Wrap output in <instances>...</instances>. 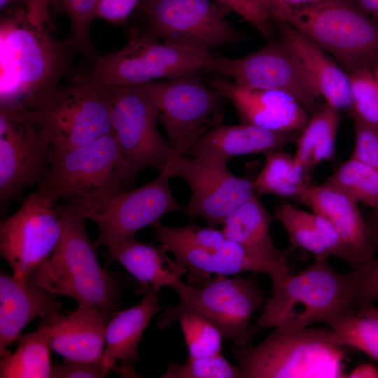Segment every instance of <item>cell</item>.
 <instances>
[{
    "label": "cell",
    "mask_w": 378,
    "mask_h": 378,
    "mask_svg": "<svg viewBox=\"0 0 378 378\" xmlns=\"http://www.w3.org/2000/svg\"><path fill=\"white\" fill-rule=\"evenodd\" d=\"M328 258H315L303 271L290 272L272 284V296L265 299L262 314L250 328V341L267 328L328 324L340 315L356 312L354 302L365 265L341 273L329 264Z\"/></svg>",
    "instance_id": "cell-2"
},
{
    "label": "cell",
    "mask_w": 378,
    "mask_h": 378,
    "mask_svg": "<svg viewBox=\"0 0 378 378\" xmlns=\"http://www.w3.org/2000/svg\"><path fill=\"white\" fill-rule=\"evenodd\" d=\"M136 178L112 132L88 145L52 148L36 192L70 206L129 190Z\"/></svg>",
    "instance_id": "cell-4"
},
{
    "label": "cell",
    "mask_w": 378,
    "mask_h": 378,
    "mask_svg": "<svg viewBox=\"0 0 378 378\" xmlns=\"http://www.w3.org/2000/svg\"><path fill=\"white\" fill-rule=\"evenodd\" d=\"M300 132L273 131L246 123L237 125L220 123L205 132L186 155H211L227 162L237 156L281 149L290 143L296 142Z\"/></svg>",
    "instance_id": "cell-25"
},
{
    "label": "cell",
    "mask_w": 378,
    "mask_h": 378,
    "mask_svg": "<svg viewBox=\"0 0 378 378\" xmlns=\"http://www.w3.org/2000/svg\"><path fill=\"white\" fill-rule=\"evenodd\" d=\"M227 163L211 155L178 153L160 174L184 180L192 192L186 214L190 218H202L209 227H217L255 195L253 181L234 175Z\"/></svg>",
    "instance_id": "cell-14"
},
{
    "label": "cell",
    "mask_w": 378,
    "mask_h": 378,
    "mask_svg": "<svg viewBox=\"0 0 378 378\" xmlns=\"http://www.w3.org/2000/svg\"><path fill=\"white\" fill-rule=\"evenodd\" d=\"M178 320L184 336L188 358L222 354L224 337L212 323L195 313H185Z\"/></svg>",
    "instance_id": "cell-35"
},
{
    "label": "cell",
    "mask_w": 378,
    "mask_h": 378,
    "mask_svg": "<svg viewBox=\"0 0 378 378\" xmlns=\"http://www.w3.org/2000/svg\"><path fill=\"white\" fill-rule=\"evenodd\" d=\"M350 378H378V370L372 363H363L347 374Z\"/></svg>",
    "instance_id": "cell-47"
},
{
    "label": "cell",
    "mask_w": 378,
    "mask_h": 378,
    "mask_svg": "<svg viewBox=\"0 0 378 378\" xmlns=\"http://www.w3.org/2000/svg\"><path fill=\"white\" fill-rule=\"evenodd\" d=\"M62 234L52 255L25 279L55 294L112 315L120 300L115 276L103 268L85 218L56 204Z\"/></svg>",
    "instance_id": "cell-3"
},
{
    "label": "cell",
    "mask_w": 378,
    "mask_h": 378,
    "mask_svg": "<svg viewBox=\"0 0 378 378\" xmlns=\"http://www.w3.org/2000/svg\"><path fill=\"white\" fill-rule=\"evenodd\" d=\"M354 121L355 145L351 157L378 170V127L360 120L351 113Z\"/></svg>",
    "instance_id": "cell-41"
},
{
    "label": "cell",
    "mask_w": 378,
    "mask_h": 378,
    "mask_svg": "<svg viewBox=\"0 0 378 378\" xmlns=\"http://www.w3.org/2000/svg\"><path fill=\"white\" fill-rule=\"evenodd\" d=\"M52 150L49 131L26 112L0 107V208L4 213L20 192L40 182Z\"/></svg>",
    "instance_id": "cell-15"
},
{
    "label": "cell",
    "mask_w": 378,
    "mask_h": 378,
    "mask_svg": "<svg viewBox=\"0 0 378 378\" xmlns=\"http://www.w3.org/2000/svg\"><path fill=\"white\" fill-rule=\"evenodd\" d=\"M52 136V148L88 145L113 132L106 86L74 71L47 99L25 111Z\"/></svg>",
    "instance_id": "cell-8"
},
{
    "label": "cell",
    "mask_w": 378,
    "mask_h": 378,
    "mask_svg": "<svg viewBox=\"0 0 378 378\" xmlns=\"http://www.w3.org/2000/svg\"><path fill=\"white\" fill-rule=\"evenodd\" d=\"M341 119L340 110L325 102L300 131L294 159L306 173L334 158Z\"/></svg>",
    "instance_id": "cell-28"
},
{
    "label": "cell",
    "mask_w": 378,
    "mask_h": 378,
    "mask_svg": "<svg viewBox=\"0 0 378 378\" xmlns=\"http://www.w3.org/2000/svg\"><path fill=\"white\" fill-rule=\"evenodd\" d=\"M107 88L113 132L133 174L164 169L178 153L159 133L158 109L143 85Z\"/></svg>",
    "instance_id": "cell-13"
},
{
    "label": "cell",
    "mask_w": 378,
    "mask_h": 378,
    "mask_svg": "<svg viewBox=\"0 0 378 378\" xmlns=\"http://www.w3.org/2000/svg\"><path fill=\"white\" fill-rule=\"evenodd\" d=\"M269 12L331 55L347 74L378 63V24L356 0H320Z\"/></svg>",
    "instance_id": "cell-5"
},
{
    "label": "cell",
    "mask_w": 378,
    "mask_h": 378,
    "mask_svg": "<svg viewBox=\"0 0 378 378\" xmlns=\"http://www.w3.org/2000/svg\"><path fill=\"white\" fill-rule=\"evenodd\" d=\"M332 340L338 344L358 349L378 360V320L369 313L354 312L328 323Z\"/></svg>",
    "instance_id": "cell-31"
},
{
    "label": "cell",
    "mask_w": 378,
    "mask_h": 378,
    "mask_svg": "<svg viewBox=\"0 0 378 378\" xmlns=\"http://www.w3.org/2000/svg\"><path fill=\"white\" fill-rule=\"evenodd\" d=\"M153 0H140L139 6L143 9Z\"/></svg>",
    "instance_id": "cell-53"
},
{
    "label": "cell",
    "mask_w": 378,
    "mask_h": 378,
    "mask_svg": "<svg viewBox=\"0 0 378 378\" xmlns=\"http://www.w3.org/2000/svg\"><path fill=\"white\" fill-rule=\"evenodd\" d=\"M161 378H242L239 366L230 363L222 354L188 358L183 363H170Z\"/></svg>",
    "instance_id": "cell-37"
},
{
    "label": "cell",
    "mask_w": 378,
    "mask_h": 378,
    "mask_svg": "<svg viewBox=\"0 0 378 378\" xmlns=\"http://www.w3.org/2000/svg\"><path fill=\"white\" fill-rule=\"evenodd\" d=\"M272 18L280 41L301 74L325 102L340 110L351 109L348 74L328 53L284 20Z\"/></svg>",
    "instance_id": "cell-19"
},
{
    "label": "cell",
    "mask_w": 378,
    "mask_h": 378,
    "mask_svg": "<svg viewBox=\"0 0 378 378\" xmlns=\"http://www.w3.org/2000/svg\"><path fill=\"white\" fill-rule=\"evenodd\" d=\"M162 248L172 253L176 260L186 267L188 284L195 286L205 283L213 274L228 276L244 272H259L269 276L275 283L290 273L287 259L278 262L264 260L229 239L214 250L178 244Z\"/></svg>",
    "instance_id": "cell-20"
},
{
    "label": "cell",
    "mask_w": 378,
    "mask_h": 378,
    "mask_svg": "<svg viewBox=\"0 0 378 378\" xmlns=\"http://www.w3.org/2000/svg\"><path fill=\"white\" fill-rule=\"evenodd\" d=\"M220 57L211 51L160 43L145 29L134 28L130 31L127 45L97 55L89 72L106 87L136 85L195 71H211Z\"/></svg>",
    "instance_id": "cell-7"
},
{
    "label": "cell",
    "mask_w": 378,
    "mask_h": 378,
    "mask_svg": "<svg viewBox=\"0 0 378 378\" xmlns=\"http://www.w3.org/2000/svg\"><path fill=\"white\" fill-rule=\"evenodd\" d=\"M378 300V258L365 266L363 281L354 302L358 312H364L373 307Z\"/></svg>",
    "instance_id": "cell-43"
},
{
    "label": "cell",
    "mask_w": 378,
    "mask_h": 378,
    "mask_svg": "<svg viewBox=\"0 0 378 378\" xmlns=\"http://www.w3.org/2000/svg\"><path fill=\"white\" fill-rule=\"evenodd\" d=\"M267 9L281 7H300L310 5L319 1L320 0H261Z\"/></svg>",
    "instance_id": "cell-46"
},
{
    "label": "cell",
    "mask_w": 378,
    "mask_h": 378,
    "mask_svg": "<svg viewBox=\"0 0 378 378\" xmlns=\"http://www.w3.org/2000/svg\"><path fill=\"white\" fill-rule=\"evenodd\" d=\"M208 84L234 105L242 123L273 131H301L309 120L307 110L286 92L244 88L220 76L211 78Z\"/></svg>",
    "instance_id": "cell-18"
},
{
    "label": "cell",
    "mask_w": 378,
    "mask_h": 378,
    "mask_svg": "<svg viewBox=\"0 0 378 378\" xmlns=\"http://www.w3.org/2000/svg\"><path fill=\"white\" fill-rule=\"evenodd\" d=\"M200 72L142 84L158 109L168 141L183 155L224 118L227 99L206 85Z\"/></svg>",
    "instance_id": "cell-10"
},
{
    "label": "cell",
    "mask_w": 378,
    "mask_h": 378,
    "mask_svg": "<svg viewBox=\"0 0 378 378\" xmlns=\"http://www.w3.org/2000/svg\"><path fill=\"white\" fill-rule=\"evenodd\" d=\"M351 113L365 123L378 127V83L372 69L363 68L349 74Z\"/></svg>",
    "instance_id": "cell-38"
},
{
    "label": "cell",
    "mask_w": 378,
    "mask_h": 378,
    "mask_svg": "<svg viewBox=\"0 0 378 378\" xmlns=\"http://www.w3.org/2000/svg\"><path fill=\"white\" fill-rule=\"evenodd\" d=\"M372 69H373L372 71L373 75L374 76L376 81L378 83V63L374 66Z\"/></svg>",
    "instance_id": "cell-52"
},
{
    "label": "cell",
    "mask_w": 378,
    "mask_h": 378,
    "mask_svg": "<svg viewBox=\"0 0 378 378\" xmlns=\"http://www.w3.org/2000/svg\"><path fill=\"white\" fill-rule=\"evenodd\" d=\"M46 26L28 20L24 8L0 23V107L29 111L74 71L75 50Z\"/></svg>",
    "instance_id": "cell-1"
},
{
    "label": "cell",
    "mask_w": 378,
    "mask_h": 378,
    "mask_svg": "<svg viewBox=\"0 0 378 378\" xmlns=\"http://www.w3.org/2000/svg\"><path fill=\"white\" fill-rule=\"evenodd\" d=\"M275 216L286 230L293 246L309 251L314 258L330 255L317 234L310 213L285 203L276 209Z\"/></svg>",
    "instance_id": "cell-34"
},
{
    "label": "cell",
    "mask_w": 378,
    "mask_h": 378,
    "mask_svg": "<svg viewBox=\"0 0 378 378\" xmlns=\"http://www.w3.org/2000/svg\"><path fill=\"white\" fill-rule=\"evenodd\" d=\"M265 165L253 181L255 192L299 199L309 185L307 173L296 164L294 156L281 149L265 153Z\"/></svg>",
    "instance_id": "cell-30"
},
{
    "label": "cell",
    "mask_w": 378,
    "mask_h": 378,
    "mask_svg": "<svg viewBox=\"0 0 378 378\" xmlns=\"http://www.w3.org/2000/svg\"><path fill=\"white\" fill-rule=\"evenodd\" d=\"M324 183L378 210V170L372 167L350 157Z\"/></svg>",
    "instance_id": "cell-32"
},
{
    "label": "cell",
    "mask_w": 378,
    "mask_h": 378,
    "mask_svg": "<svg viewBox=\"0 0 378 378\" xmlns=\"http://www.w3.org/2000/svg\"><path fill=\"white\" fill-rule=\"evenodd\" d=\"M139 3L140 0H97L96 16L120 24L127 19Z\"/></svg>",
    "instance_id": "cell-44"
},
{
    "label": "cell",
    "mask_w": 378,
    "mask_h": 378,
    "mask_svg": "<svg viewBox=\"0 0 378 378\" xmlns=\"http://www.w3.org/2000/svg\"><path fill=\"white\" fill-rule=\"evenodd\" d=\"M368 235L375 250L378 248V210L374 211L366 221Z\"/></svg>",
    "instance_id": "cell-48"
},
{
    "label": "cell",
    "mask_w": 378,
    "mask_h": 378,
    "mask_svg": "<svg viewBox=\"0 0 378 378\" xmlns=\"http://www.w3.org/2000/svg\"><path fill=\"white\" fill-rule=\"evenodd\" d=\"M360 7L378 24V0H356Z\"/></svg>",
    "instance_id": "cell-49"
},
{
    "label": "cell",
    "mask_w": 378,
    "mask_h": 378,
    "mask_svg": "<svg viewBox=\"0 0 378 378\" xmlns=\"http://www.w3.org/2000/svg\"><path fill=\"white\" fill-rule=\"evenodd\" d=\"M310 217L317 234L330 255H335L352 268L359 267L357 260L349 246L334 225L323 216L310 213Z\"/></svg>",
    "instance_id": "cell-40"
},
{
    "label": "cell",
    "mask_w": 378,
    "mask_h": 378,
    "mask_svg": "<svg viewBox=\"0 0 378 378\" xmlns=\"http://www.w3.org/2000/svg\"><path fill=\"white\" fill-rule=\"evenodd\" d=\"M157 290L148 286L144 298L128 309L115 311L110 317L105 335L102 363L106 372L115 370L124 377H138L135 365L138 347L151 318L162 307Z\"/></svg>",
    "instance_id": "cell-22"
},
{
    "label": "cell",
    "mask_w": 378,
    "mask_h": 378,
    "mask_svg": "<svg viewBox=\"0 0 378 378\" xmlns=\"http://www.w3.org/2000/svg\"><path fill=\"white\" fill-rule=\"evenodd\" d=\"M62 234L56 206L37 192L0 223V254L19 279H26L52 255Z\"/></svg>",
    "instance_id": "cell-16"
},
{
    "label": "cell",
    "mask_w": 378,
    "mask_h": 378,
    "mask_svg": "<svg viewBox=\"0 0 378 378\" xmlns=\"http://www.w3.org/2000/svg\"><path fill=\"white\" fill-rule=\"evenodd\" d=\"M299 200L334 225L351 248L359 267L374 259L376 250L370 241L358 202L354 198L323 183L308 185Z\"/></svg>",
    "instance_id": "cell-24"
},
{
    "label": "cell",
    "mask_w": 378,
    "mask_h": 378,
    "mask_svg": "<svg viewBox=\"0 0 378 378\" xmlns=\"http://www.w3.org/2000/svg\"><path fill=\"white\" fill-rule=\"evenodd\" d=\"M51 8L65 13L70 22L66 41L88 62L98 55L92 36L97 0H50Z\"/></svg>",
    "instance_id": "cell-33"
},
{
    "label": "cell",
    "mask_w": 378,
    "mask_h": 378,
    "mask_svg": "<svg viewBox=\"0 0 378 378\" xmlns=\"http://www.w3.org/2000/svg\"><path fill=\"white\" fill-rule=\"evenodd\" d=\"M210 72L244 88L286 92L312 114L321 105V97L304 78L280 41H270L241 58L220 56Z\"/></svg>",
    "instance_id": "cell-17"
},
{
    "label": "cell",
    "mask_w": 378,
    "mask_h": 378,
    "mask_svg": "<svg viewBox=\"0 0 378 378\" xmlns=\"http://www.w3.org/2000/svg\"><path fill=\"white\" fill-rule=\"evenodd\" d=\"M143 10L145 30L168 44L211 51L248 38L227 20L230 10L217 1L153 0Z\"/></svg>",
    "instance_id": "cell-12"
},
{
    "label": "cell",
    "mask_w": 378,
    "mask_h": 378,
    "mask_svg": "<svg viewBox=\"0 0 378 378\" xmlns=\"http://www.w3.org/2000/svg\"><path fill=\"white\" fill-rule=\"evenodd\" d=\"M15 1L16 0H0L1 10L6 9L9 5Z\"/></svg>",
    "instance_id": "cell-50"
},
{
    "label": "cell",
    "mask_w": 378,
    "mask_h": 378,
    "mask_svg": "<svg viewBox=\"0 0 378 378\" xmlns=\"http://www.w3.org/2000/svg\"><path fill=\"white\" fill-rule=\"evenodd\" d=\"M169 178L160 174L148 183L95 201L66 206L64 209L94 222L99 228L95 246H109L135 234L172 212L187 213V206L173 197Z\"/></svg>",
    "instance_id": "cell-11"
},
{
    "label": "cell",
    "mask_w": 378,
    "mask_h": 378,
    "mask_svg": "<svg viewBox=\"0 0 378 378\" xmlns=\"http://www.w3.org/2000/svg\"><path fill=\"white\" fill-rule=\"evenodd\" d=\"M27 18L31 22L46 26L55 31L51 15L50 0H23Z\"/></svg>",
    "instance_id": "cell-45"
},
{
    "label": "cell",
    "mask_w": 378,
    "mask_h": 378,
    "mask_svg": "<svg viewBox=\"0 0 378 378\" xmlns=\"http://www.w3.org/2000/svg\"><path fill=\"white\" fill-rule=\"evenodd\" d=\"M274 328L258 345L233 349L242 378L347 377L330 329Z\"/></svg>",
    "instance_id": "cell-6"
},
{
    "label": "cell",
    "mask_w": 378,
    "mask_h": 378,
    "mask_svg": "<svg viewBox=\"0 0 378 378\" xmlns=\"http://www.w3.org/2000/svg\"><path fill=\"white\" fill-rule=\"evenodd\" d=\"M111 315L88 304H78L67 314L61 312L39 324L51 350L64 359L102 360L106 328Z\"/></svg>",
    "instance_id": "cell-21"
},
{
    "label": "cell",
    "mask_w": 378,
    "mask_h": 378,
    "mask_svg": "<svg viewBox=\"0 0 378 378\" xmlns=\"http://www.w3.org/2000/svg\"><path fill=\"white\" fill-rule=\"evenodd\" d=\"M174 290L180 302L163 309L157 323L160 329L169 328L185 313H195L217 327L224 339L234 342L233 349L249 344L251 319L265 302L256 276L217 275L198 286L181 281Z\"/></svg>",
    "instance_id": "cell-9"
},
{
    "label": "cell",
    "mask_w": 378,
    "mask_h": 378,
    "mask_svg": "<svg viewBox=\"0 0 378 378\" xmlns=\"http://www.w3.org/2000/svg\"><path fill=\"white\" fill-rule=\"evenodd\" d=\"M362 313H369V314H372V316H374V317H376L377 318V320H378V308H374L373 307L371 309L367 310L366 312H362Z\"/></svg>",
    "instance_id": "cell-51"
},
{
    "label": "cell",
    "mask_w": 378,
    "mask_h": 378,
    "mask_svg": "<svg viewBox=\"0 0 378 378\" xmlns=\"http://www.w3.org/2000/svg\"><path fill=\"white\" fill-rule=\"evenodd\" d=\"M108 372L101 361L64 359L52 365L51 378H103Z\"/></svg>",
    "instance_id": "cell-42"
},
{
    "label": "cell",
    "mask_w": 378,
    "mask_h": 378,
    "mask_svg": "<svg viewBox=\"0 0 378 378\" xmlns=\"http://www.w3.org/2000/svg\"><path fill=\"white\" fill-rule=\"evenodd\" d=\"M272 217L256 194L224 220L223 228L226 237L242 246L255 256L269 262L288 258L290 250L279 249L270 234Z\"/></svg>",
    "instance_id": "cell-27"
},
{
    "label": "cell",
    "mask_w": 378,
    "mask_h": 378,
    "mask_svg": "<svg viewBox=\"0 0 378 378\" xmlns=\"http://www.w3.org/2000/svg\"><path fill=\"white\" fill-rule=\"evenodd\" d=\"M61 312L56 295L3 270L0 272V356L17 342L24 328L39 317Z\"/></svg>",
    "instance_id": "cell-23"
},
{
    "label": "cell",
    "mask_w": 378,
    "mask_h": 378,
    "mask_svg": "<svg viewBox=\"0 0 378 378\" xmlns=\"http://www.w3.org/2000/svg\"><path fill=\"white\" fill-rule=\"evenodd\" d=\"M160 245L155 246L132 237L107 247L106 257L120 264L140 284L143 292L148 286L159 291L174 289L181 283L186 267L172 259Z\"/></svg>",
    "instance_id": "cell-26"
},
{
    "label": "cell",
    "mask_w": 378,
    "mask_h": 378,
    "mask_svg": "<svg viewBox=\"0 0 378 378\" xmlns=\"http://www.w3.org/2000/svg\"><path fill=\"white\" fill-rule=\"evenodd\" d=\"M253 25L267 40H273L274 25L261 0H216Z\"/></svg>",
    "instance_id": "cell-39"
},
{
    "label": "cell",
    "mask_w": 378,
    "mask_h": 378,
    "mask_svg": "<svg viewBox=\"0 0 378 378\" xmlns=\"http://www.w3.org/2000/svg\"><path fill=\"white\" fill-rule=\"evenodd\" d=\"M156 239L162 247L178 244L207 250L217 249L227 240L223 231L216 227H202L194 223L181 227H169L160 222L153 225Z\"/></svg>",
    "instance_id": "cell-36"
},
{
    "label": "cell",
    "mask_w": 378,
    "mask_h": 378,
    "mask_svg": "<svg viewBox=\"0 0 378 378\" xmlns=\"http://www.w3.org/2000/svg\"><path fill=\"white\" fill-rule=\"evenodd\" d=\"M15 351L0 356L1 378H51L52 365L46 334L38 328L17 340Z\"/></svg>",
    "instance_id": "cell-29"
}]
</instances>
